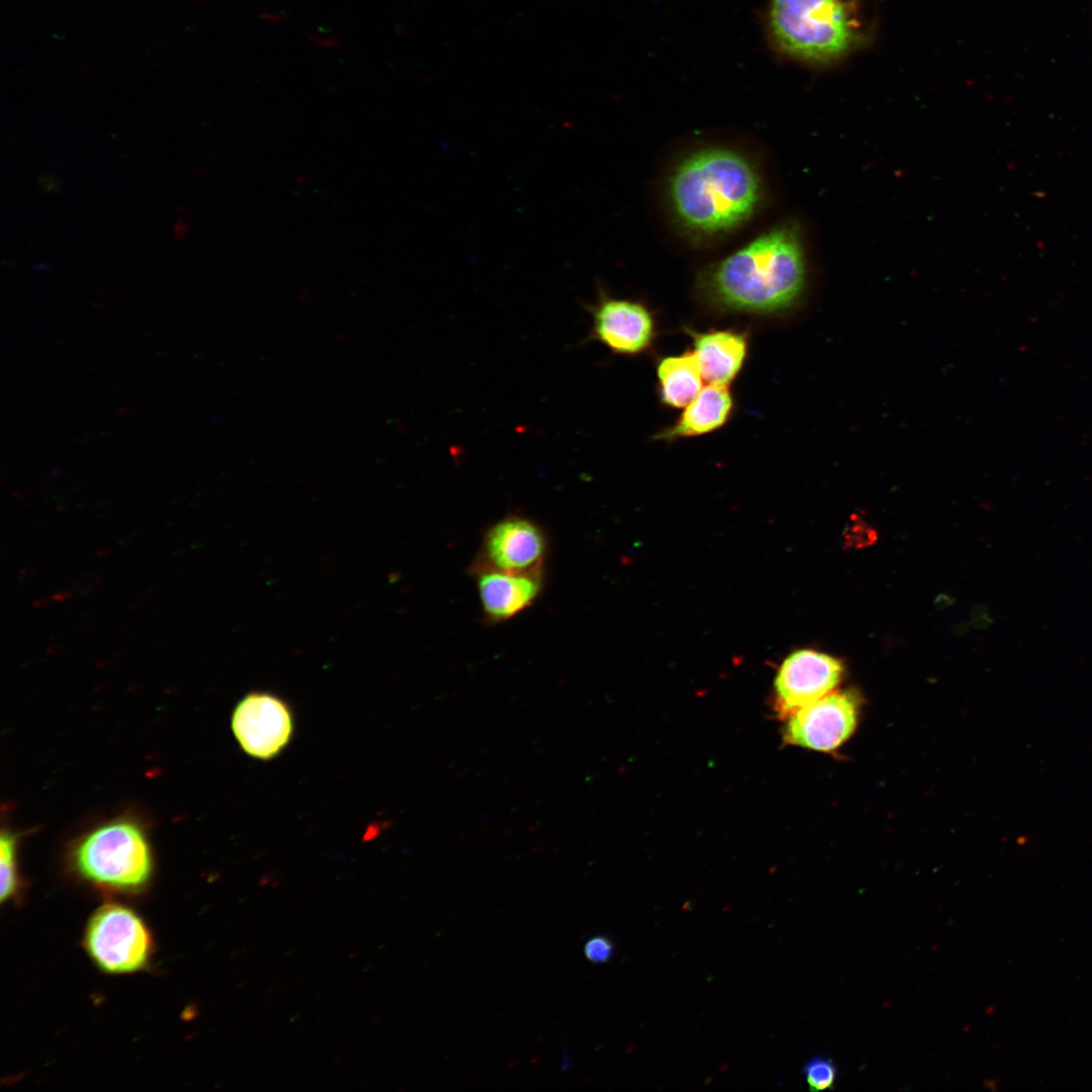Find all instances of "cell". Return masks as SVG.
<instances>
[{"instance_id": "obj_1", "label": "cell", "mask_w": 1092, "mask_h": 1092, "mask_svg": "<svg viewBox=\"0 0 1092 1092\" xmlns=\"http://www.w3.org/2000/svg\"><path fill=\"white\" fill-rule=\"evenodd\" d=\"M807 278L800 230L785 222L706 268L697 290L717 311L779 315L798 304Z\"/></svg>"}, {"instance_id": "obj_2", "label": "cell", "mask_w": 1092, "mask_h": 1092, "mask_svg": "<svg viewBox=\"0 0 1092 1092\" xmlns=\"http://www.w3.org/2000/svg\"><path fill=\"white\" fill-rule=\"evenodd\" d=\"M667 194L685 229L715 236L749 219L761 202L763 187L758 171L741 153L708 147L691 153L674 167Z\"/></svg>"}, {"instance_id": "obj_3", "label": "cell", "mask_w": 1092, "mask_h": 1092, "mask_svg": "<svg viewBox=\"0 0 1092 1092\" xmlns=\"http://www.w3.org/2000/svg\"><path fill=\"white\" fill-rule=\"evenodd\" d=\"M866 0H769L768 37L778 53L815 69L840 65L874 39Z\"/></svg>"}, {"instance_id": "obj_4", "label": "cell", "mask_w": 1092, "mask_h": 1092, "mask_svg": "<svg viewBox=\"0 0 1092 1092\" xmlns=\"http://www.w3.org/2000/svg\"><path fill=\"white\" fill-rule=\"evenodd\" d=\"M76 875L99 890L138 893L151 881L153 854L144 828L129 818L106 822L81 836L70 852Z\"/></svg>"}, {"instance_id": "obj_5", "label": "cell", "mask_w": 1092, "mask_h": 1092, "mask_svg": "<svg viewBox=\"0 0 1092 1092\" xmlns=\"http://www.w3.org/2000/svg\"><path fill=\"white\" fill-rule=\"evenodd\" d=\"M83 944L97 968L113 975L144 970L153 954V936L143 918L119 903H106L90 917Z\"/></svg>"}, {"instance_id": "obj_6", "label": "cell", "mask_w": 1092, "mask_h": 1092, "mask_svg": "<svg viewBox=\"0 0 1092 1092\" xmlns=\"http://www.w3.org/2000/svg\"><path fill=\"white\" fill-rule=\"evenodd\" d=\"M857 706L851 693L832 692L788 718L785 740L813 750L831 751L853 733Z\"/></svg>"}, {"instance_id": "obj_7", "label": "cell", "mask_w": 1092, "mask_h": 1092, "mask_svg": "<svg viewBox=\"0 0 1092 1092\" xmlns=\"http://www.w3.org/2000/svg\"><path fill=\"white\" fill-rule=\"evenodd\" d=\"M234 735L252 757L270 759L290 741L293 722L288 706L269 693L247 695L232 717Z\"/></svg>"}, {"instance_id": "obj_8", "label": "cell", "mask_w": 1092, "mask_h": 1092, "mask_svg": "<svg viewBox=\"0 0 1092 1092\" xmlns=\"http://www.w3.org/2000/svg\"><path fill=\"white\" fill-rule=\"evenodd\" d=\"M589 307L590 338L614 354L637 356L653 344L655 317L644 303L601 292L596 303Z\"/></svg>"}, {"instance_id": "obj_9", "label": "cell", "mask_w": 1092, "mask_h": 1092, "mask_svg": "<svg viewBox=\"0 0 1092 1092\" xmlns=\"http://www.w3.org/2000/svg\"><path fill=\"white\" fill-rule=\"evenodd\" d=\"M841 674V662L830 655L808 649L792 653L781 665L776 678L779 715L789 718L832 693Z\"/></svg>"}, {"instance_id": "obj_10", "label": "cell", "mask_w": 1092, "mask_h": 1092, "mask_svg": "<svg viewBox=\"0 0 1092 1092\" xmlns=\"http://www.w3.org/2000/svg\"><path fill=\"white\" fill-rule=\"evenodd\" d=\"M546 548L544 533L533 521L519 516L507 517L485 534L482 567L511 573L539 574Z\"/></svg>"}, {"instance_id": "obj_11", "label": "cell", "mask_w": 1092, "mask_h": 1092, "mask_svg": "<svg viewBox=\"0 0 1092 1092\" xmlns=\"http://www.w3.org/2000/svg\"><path fill=\"white\" fill-rule=\"evenodd\" d=\"M476 582L484 615L492 622H502L535 602L542 580L541 573H511L480 567Z\"/></svg>"}, {"instance_id": "obj_12", "label": "cell", "mask_w": 1092, "mask_h": 1092, "mask_svg": "<svg viewBox=\"0 0 1092 1092\" xmlns=\"http://www.w3.org/2000/svg\"><path fill=\"white\" fill-rule=\"evenodd\" d=\"M691 337L703 380L709 384L729 385L744 365L748 340L736 330L697 332L686 329Z\"/></svg>"}, {"instance_id": "obj_13", "label": "cell", "mask_w": 1092, "mask_h": 1092, "mask_svg": "<svg viewBox=\"0 0 1092 1092\" xmlns=\"http://www.w3.org/2000/svg\"><path fill=\"white\" fill-rule=\"evenodd\" d=\"M733 412L734 399L727 385L709 384L671 426L656 433L653 439L669 443L712 433L722 428Z\"/></svg>"}, {"instance_id": "obj_14", "label": "cell", "mask_w": 1092, "mask_h": 1092, "mask_svg": "<svg viewBox=\"0 0 1092 1092\" xmlns=\"http://www.w3.org/2000/svg\"><path fill=\"white\" fill-rule=\"evenodd\" d=\"M658 396L671 408L686 407L701 391L703 377L694 351L660 359L656 366Z\"/></svg>"}, {"instance_id": "obj_15", "label": "cell", "mask_w": 1092, "mask_h": 1092, "mask_svg": "<svg viewBox=\"0 0 1092 1092\" xmlns=\"http://www.w3.org/2000/svg\"><path fill=\"white\" fill-rule=\"evenodd\" d=\"M17 837L10 831H3L0 838L1 864V901L13 899L20 886L16 862Z\"/></svg>"}, {"instance_id": "obj_16", "label": "cell", "mask_w": 1092, "mask_h": 1092, "mask_svg": "<svg viewBox=\"0 0 1092 1092\" xmlns=\"http://www.w3.org/2000/svg\"><path fill=\"white\" fill-rule=\"evenodd\" d=\"M803 1073L811 1091H822L833 1087L837 1071L831 1060L815 1057L806 1063Z\"/></svg>"}, {"instance_id": "obj_17", "label": "cell", "mask_w": 1092, "mask_h": 1092, "mask_svg": "<svg viewBox=\"0 0 1092 1092\" xmlns=\"http://www.w3.org/2000/svg\"><path fill=\"white\" fill-rule=\"evenodd\" d=\"M584 956L595 964L607 963L614 953V944L606 936L598 935L589 938L583 947Z\"/></svg>"}]
</instances>
